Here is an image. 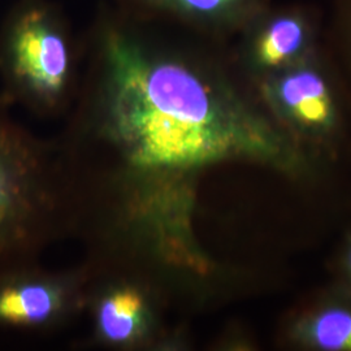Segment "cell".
<instances>
[{"instance_id": "cell-1", "label": "cell", "mask_w": 351, "mask_h": 351, "mask_svg": "<svg viewBox=\"0 0 351 351\" xmlns=\"http://www.w3.org/2000/svg\"><path fill=\"white\" fill-rule=\"evenodd\" d=\"M104 129L126 163L159 178L278 149L268 126L197 69L117 34L104 51Z\"/></svg>"}, {"instance_id": "cell-2", "label": "cell", "mask_w": 351, "mask_h": 351, "mask_svg": "<svg viewBox=\"0 0 351 351\" xmlns=\"http://www.w3.org/2000/svg\"><path fill=\"white\" fill-rule=\"evenodd\" d=\"M49 158L0 111V267L30 262L55 207Z\"/></svg>"}, {"instance_id": "cell-3", "label": "cell", "mask_w": 351, "mask_h": 351, "mask_svg": "<svg viewBox=\"0 0 351 351\" xmlns=\"http://www.w3.org/2000/svg\"><path fill=\"white\" fill-rule=\"evenodd\" d=\"M0 72L13 98L51 106L69 75V52L49 14L34 5L14 13L0 39Z\"/></svg>"}, {"instance_id": "cell-4", "label": "cell", "mask_w": 351, "mask_h": 351, "mask_svg": "<svg viewBox=\"0 0 351 351\" xmlns=\"http://www.w3.org/2000/svg\"><path fill=\"white\" fill-rule=\"evenodd\" d=\"M68 284L32 262L0 267V328L39 329L56 324L71 304Z\"/></svg>"}, {"instance_id": "cell-5", "label": "cell", "mask_w": 351, "mask_h": 351, "mask_svg": "<svg viewBox=\"0 0 351 351\" xmlns=\"http://www.w3.org/2000/svg\"><path fill=\"white\" fill-rule=\"evenodd\" d=\"M150 294L139 284L119 282L101 291L95 304L99 339L112 346H136L151 333Z\"/></svg>"}, {"instance_id": "cell-6", "label": "cell", "mask_w": 351, "mask_h": 351, "mask_svg": "<svg viewBox=\"0 0 351 351\" xmlns=\"http://www.w3.org/2000/svg\"><path fill=\"white\" fill-rule=\"evenodd\" d=\"M275 97L301 125L324 128L332 123L333 103L326 81L311 68H295L280 77Z\"/></svg>"}, {"instance_id": "cell-7", "label": "cell", "mask_w": 351, "mask_h": 351, "mask_svg": "<svg viewBox=\"0 0 351 351\" xmlns=\"http://www.w3.org/2000/svg\"><path fill=\"white\" fill-rule=\"evenodd\" d=\"M307 27L298 16L287 14L272 20L259 34L255 45L258 63L267 68L289 64L307 43Z\"/></svg>"}, {"instance_id": "cell-8", "label": "cell", "mask_w": 351, "mask_h": 351, "mask_svg": "<svg viewBox=\"0 0 351 351\" xmlns=\"http://www.w3.org/2000/svg\"><path fill=\"white\" fill-rule=\"evenodd\" d=\"M310 336L322 349L351 351V313L333 308L317 315L310 326Z\"/></svg>"}, {"instance_id": "cell-9", "label": "cell", "mask_w": 351, "mask_h": 351, "mask_svg": "<svg viewBox=\"0 0 351 351\" xmlns=\"http://www.w3.org/2000/svg\"><path fill=\"white\" fill-rule=\"evenodd\" d=\"M143 1L158 8L194 14V16L211 17V16H217L226 11H230L234 5H237L239 0H143Z\"/></svg>"}]
</instances>
